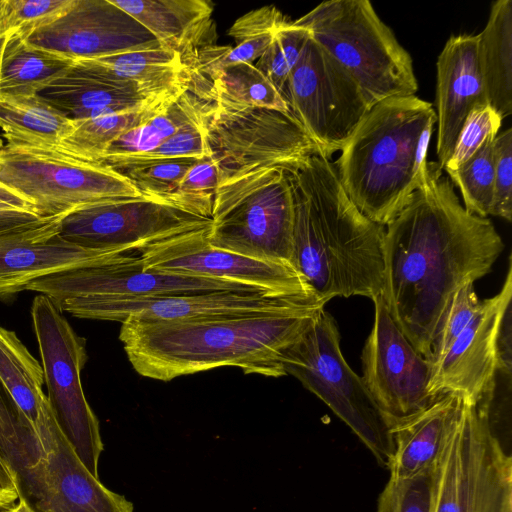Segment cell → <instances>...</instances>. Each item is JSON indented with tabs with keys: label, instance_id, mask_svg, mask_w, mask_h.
I'll return each instance as SVG.
<instances>
[{
	"label": "cell",
	"instance_id": "74e56055",
	"mask_svg": "<svg viewBox=\"0 0 512 512\" xmlns=\"http://www.w3.org/2000/svg\"><path fill=\"white\" fill-rule=\"evenodd\" d=\"M309 36L305 28L289 21L276 32L255 65L284 99L289 74L297 63Z\"/></svg>",
	"mask_w": 512,
	"mask_h": 512
},
{
	"label": "cell",
	"instance_id": "d6a6232c",
	"mask_svg": "<svg viewBox=\"0 0 512 512\" xmlns=\"http://www.w3.org/2000/svg\"><path fill=\"white\" fill-rule=\"evenodd\" d=\"M214 107V102L198 96L189 84L187 89L167 103L152 118L122 135L102 158L150 152L178 129L204 117Z\"/></svg>",
	"mask_w": 512,
	"mask_h": 512
},
{
	"label": "cell",
	"instance_id": "b9f144b4",
	"mask_svg": "<svg viewBox=\"0 0 512 512\" xmlns=\"http://www.w3.org/2000/svg\"><path fill=\"white\" fill-rule=\"evenodd\" d=\"M212 111L204 117L181 127L174 134L165 139L157 148L150 152L107 156L104 158L114 157L130 160H153L184 157L198 159L210 158V150L206 139V126Z\"/></svg>",
	"mask_w": 512,
	"mask_h": 512
},
{
	"label": "cell",
	"instance_id": "8d00e7d4",
	"mask_svg": "<svg viewBox=\"0 0 512 512\" xmlns=\"http://www.w3.org/2000/svg\"><path fill=\"white\" fill-rule=\"evenodd\" d=\"M446 173L458 187L467 212L484 218L490 215L494 191V139L460 167Z\"/></svg>",
	"mask_w": 512,
	"mask_h": 512
},
{
	"label": "cell",
	"instance_id": "f1b7e54d",
	"mask_svg": "<svg viewBox=\"0 0 512 512\" xmlns=\"http://www.w3.org/2000/svg\"><path fill=\"white\" fill-rule=\"evenodd\" d=\"M190 87L221 111L263 108L290 112L283 96L253 63L226 66L203 81L190 83Z\"/></svg>",
	"mask_w": 512,
	"mask_h": 512
},
{
	"label": "cell",
	"instance_id": "4fadbf2b",
	"mask_svg": "<svg viewBox=\"0 0 512 512\" xmlns=\"http://www.w3.org/2000/svg\"><path fill=\"white\" fill-rule=\"evenodd\" d=\"M209 223V218L144 195L76 209L63 217L59 235L84 248L127 254Z\"/></svg>",
	"mask_w": 512,
	"mask_h": 512
},
{
	"label": "cell",
	"instance_id": "e0dca14e",
	"mask_svg": "<svg viewBox=\"0 0 512 512\" xmlns=\"http://www.w3.org/2000/svg\"><path fill=\"white\" fill-rule=\"evenodd\" d=\"M512 298V266L500 291L480 301L466 327L446 352L433 364L428 391L434 398L454 394L465 403L477 405L493 393L499 371L498 338Z\"/></svg>",
	"mask_w": 512,
	"mask_h": 512
},
{
	"label": "cell",
	"instance_id": "f35d334b",
	"mask_svg": "<svg viewBox=\"0 0 512 512\" xmlns=\"http://www.w3.org/2000/svg\"><path fill=\"white\" fill-rule=\"evenodd\" d=\"M74 0H0V36L27 39L37 29L53 22Z\"/></svg>",
	"mask_w": 512,
	"mask_h": 512
},
{
	"label": "cell",
	"instance_id": "f546056e",
	"mask_svg": "<svg viewBox=\"0 0 512 512\" xmlns=\"http://www.w3.org/2000/svg\"><path fill=\"white\" fill-rule=\"evenodd\" d=\"M74 121L38 95H0V129L8 145L59 149Z\"/></svg>",
	"mask_w": 512,
	"mask_h": 512
},
{
	"label": "cell",
	"instance_id": "7c38bea8",
	"mask_svg": "<svg viewBox=\"0 0 512 512\" xmlns=\"http://www.w3.org/2000/svg\"><path fill=\"white\" fill-rule=\"evenodd\" d=\"M317 302L324 303L316 296L215 291L160 297L72 298L54 305L59 312L75 317L122 323L127 318L141 321H181L272 314Z\"/></svg>",
	"mask_w": 512,
	"mask_h": 512
},
{
	"label": "cell",
	"instance_id": "ee69618b",
	"mask_svg": "<svg viewBox=\"0 0 512 512\" xmlns=\"http://www.w3.org/2000/svg\"><path fill=\"white\" fill-rule=\"evenodd\" d=\"M490 215L512 220V129L494 139V191Z\"/></svg>",
	"mask_w": 512,
	"mask_h": 512
},
{
	"label": "cell",
	"instance_id": "44dd1931",
	"mask_svg": "<svg viewBox=\"0 0 512 512\" xmlns=\"http://www.w3.org/2000/svg\"><path fill=\"white\" fill-rule=\"evenodd\" d=\"M436 72V153L443 170L469 113L488 104L477 56V35H451L438 56Z\"/></svg>",
	"mask_w": 512,
	"mask_h": 512
},
{
	"label": "cell",
	"instance_id": "d4e9b609",
	"mask_svg": "<svg viewBox=\"0 0 512 512\" xmlns=\"http://www.w3.org/2000/svg\"><path fill=\"white\" fill-rule=\"evenodd\" d=\"M0 383L45 454L54 417L43 391V369L17 335L3 327H0Z\"/></svg>",
	"mask_w": 512,
	"mask_h": 512
},
{
	"label": "cell",
	"instance_id": "f6af8a7d",
	"mask_svg": "<svg viewBox=\"0 0 512 512\" xmlns=\"http://www.w3.org/2000/svg\"><path fill=\"white\" fill-rule=\"evenodd\" d=\"M463 512H512V467L498 471Z\"/></svg>",
	"mask_w": 512,
	"mask_h": 512
},
{
	"label": "cell",
	"instance_id": "f907efd6",
	"mask_svg": "<svg viewBox=\"0 0 512 512\" xmlns=\"http://www.w3.org/2000/svg\"><path fill=\"white\" fill-rule=\"evenodd\" d=\"M7 38H8V36H0V64H1L3 50H4V47H5V43L7 41Z\"/></svg>",
	"mask_w": 512,
	"mask_h": 512
},
{
	"label": "cell",
	"instance_id": "d590c367",
	"mask_svg": "<svg viewBox=\"0 0 512 512\" xmlns=\"http://www.w3.org/2000/svg\"><path fill=\"white\" fill-rule=\"evenodd\" d=\"M443 461L411 477H390L377 512H436Z\"/></svg>",
	"mask_w": 512,
	"mask_h": 512
},
{
	"label": "cell",
	"instance_id": "c3c4849f",
	"mask_svg": "<svg viewBox=\"0 0 512 512\" xmlns=\"http://www.w3.org/2000/svg\"><path fill=\"white\" fill-rule=\"evenodd\" d=\"M41 219L43 218L28 212L0 213V233L30 226Z\"/></svg>",
	"mask_w": 512,
	"mask_h": 512
},
{
	"label": "cell",
	"instance_id": "2e32d148",
	"mask_svg": "<svg viewBox=\"0 0 512 512\" xmlns=\"http://www.w3.org/2000/svg\"><path fill=\"white\" fill-rule=\"evenodd\" d=\"M26 290L39 292L53 304L72 298L160 297L215 291L269 292L232 281L149 269L144 267L139 256L130 253L36 279Z\"/></svg>",
	"mask_w": 512,
	"mask_h": 512
},
{
	"label": "cell",
	"instance_id": "5bb4252c",
	"mask_svg": "<svg viewBox=\"0 0 512 512\" xmlns=\"http://www.w3.org/2000/svg\"><path fill=\"white\" fill-rule=\"evenodd\" d=\"M361 354L362 381L389 427L415 415L436 398L428 391L431 365L391 317L381 295Z\"/></svg>",
	"mask_w": 512,
	"mask_h": 512
},
{
	"label": "cell",
	"instance_id": "d6986e66",
	"mask_svg": "<svg viewBox=\"0 0 512 512\" xmlns=\"http://www.w3.org/2000/svg\"><path fill=\"white\" fill-rule=\"evenodd\" d=\"M19 499L35 512H134L131 502L85 467L55 419L44 457L31 469Z\"/></svg>",
	"mask_w": 512,
	"mask_h": 512
},
{
	"label": "cell",
	"instance_id": "52a82bcc",
	"mask_svg": "<svg viewBox=\"0 0 512 512\" xmlns=\"http://www.w3.org/2000/svg\"><path fill=\"white\" fill-rule=\"evenodd\" d=\"M283 367L320 398L389 468L394 451L390 427L362 378L346 362L334 318L325 309L283 355Z\"/></svg>",
	"mask_w": 512,
	"mask_h": 512
},
{
	"label": "cell",
	"instance_id": "4316f807",
	"mask_svg": "<svg viewBox=\"0 0 512 512\" xmlns=\"http://www.w3.org/2000/svg\"><path fill=\"white\" fill-rule=\"evenodd\" d=\"M289 20L275 6H263L239 17L228 30L236 46L202 48L189 67L191 83L203 81L222 68L258 60L276 32Z\"/></svg>",
	"mask_w": 512,
	"mask_h": 512
},
{
	"label": "cell",
	"instance_id": "277c9868",
	"mask_svg": "<svg viewBox=\"0 0 512 512\" xmlns=\"http://www.w3.org/2000/svg\"><path fill=\"white\" fill-rule=\"evenodd\" d=\"M436 121L432 103L416 95L388 98L370 108L341 148L339 182L372 222L385 227L424 184Z\"/></svg>",
	"mask_w": 512,
	"mask_h": 512
},
{
	"label": "cell",
	"instance_id": "bcb514c9",
	"mask_svg": "<svg viewBox=\"0 0 512 512\" xmlns=\"http://www.w3.org/2000/svg\"><path fill=\"white\" fill-rule=\"evenodd\" d=\"M19 500L16 477L0 456V508L13 506Z\"/></svg>",
	"mask_w": 512,
	"mask_h": 512
},
{
	"label": "cell",
	"instance_id": "836d02e7",
	"mask_svg": "<svg viewBox=\"0 0 512 512\" xmlns=\"http://www.w3.org/2000/svg\"><path fill=\"white\" fill-rule=\"evenodd\" d=\"M0 456L16 477L18 490L44 452L28 422L0 391Z\"/></svg>",
	"mask_w": 512,
	"mask_h": 512
},
{
	"label": "cell",
	"instance_id": "9c48e42d",
	"mask_svg": "<svg viewBox=\"0 0 512 512\" xmlns=\"http://www.w3.org/2000/svg\"><path fill=\"white\" fill-rule=\"evenodd\" d=\"M31 315L53 417L78 458L98 477L103 443L98 419L81 383L87 361L85 340L42 294L34 298Z\"/></svg>",
	"mask_w": 512,
	"mask_h": 512
},
{
	"label": "cell",
	"instance_id": "7dc6e473",
	"mask_svg": "<svg viewBox=\"0 0 512 512\" xmlns=\"http://www.w3.org/2000/svg\"><path fill=\"white\" fill-rule=\"evenodd\" d=\"M7 212L36 214L33 205L28 200L0 183V213Z\"/></svg>",
	"mask_w": 512,
	"mask_h": 512
},
{
	"label": "cell",
	"instance_id": "3957f363",
	"mask_svg": "<svg viewBox=\"0 0 512 512\" xmlns=\"http://www.w3.org/2000/svg\"><path fill=\"white\" fill-rule=\"evenodd\" d=\"M293 194L292 266L324 303L383 291L384 227L342 188L334 163L320 154L288 173Z\"/></svg>",
	"mask_w": 512,
	"mask_h": 512
},
{
	"label": "cell",
	"instance_id": "7a4b0ae2",
	"mask_svg": "<svg viewBox=\"0 0 512 512\" xmlns=\"http://www.w3.org/2000/svg\"><path fill=\"white\" fill-rule=\"evenodd\" d=\"M325 304L289 311L181 321L122 322L119 339L137 373L169 381L232 366L245 374L286 375L285 351L309 328Z\"/></svg>",
	"mask_w": 512,
	"mask_h": 512
},
{
	"label": "cell",
	"instance_id": "484cf974",
	"mask_svg": "<svg viewBox=\"0 0 512 512\" xmlns=\"http://www.w3.org/2000/svg\"><path fill=\"white\" fill-rule=\"evenodd\" d=\"M75 64L104 77L137 84L154 95L182 90L191 80L181 58L162 47L78 60Z\"/></svg>",
	"mask_w": 512,
	"mask_h": 512
},
{
	"label": "cell",
	"instance_id": "8992f818",
	"mask_svg": "<svg viewBox=\"0 0 512 512\" xmlns=\"http://www.w3.org/2000/svg\"><path fill=\"white\" fill-rule=\"evenodd\" d=\"M293 216L288 172L256 169L218 182L208 241L247 257L292 266Z\"/></svg>",
	"mask_w": 512,
	"mask_h": 512
},
{
	"label": "cell",
	"instance_id": "5b68a950",
	"mask_svg": "<svg viewBox=\"0 0 512 512\" xmlns=\"http://www.w3.org/2000/svg\"><path fill=\"white\" fill-rule=\"evenodd\" d=\"M293 22L354 78L371 107L418 91L410 54L368 0L324 1Z\"/></svg>",
	"mask_w": 512,
	"mask_h": 512
},
{
	"label": "cell",
	"instance_id": "603a6c76",
	"mask_svg": "<svg viewBox=\"0 0 512 512\" xmlns=\"http://www.w3.org/2000/svg\"><path fill=\"white\" fill-rule=\"evenodd\" d=\"M463 400L438 396L429 406L390 428L394 451L390 477L406 478L439 465L459 420Z\"/></svg>",
	"mask_w": 512,
	"mask_h": 512
},
{
	"label": "cell",
	"instance_id": "e575fe53",
	"mask_svg": "<svg viewBox=\"0 0 512 512\" xmlns=\"http://www.w3.org/2000/svg\"><path fill=\"white\" fill-rule=\"evenodd\" d=\"M198 160L190 157L153 160L108 157L99 162L126 176L143 195L173 204L179 183Z\"/></svg>",
	"mask_w": 512,
	"mask_h": 512
},
{
	"label": "cell",
	"instance_id": "7bdbcfd3",
	"mask_svg": "<svg viewBox=\"0 0 512 512\" xmlns=\"http://www.w3.org/2000/svg\"><path fill=\"white\" fill-rule=\"evenodd\" d=\"M480 300L475 292L474 283L463 286L454 296L439 332L434 340L430 365L435 363L449 348L456 337L466 327L476 312Z\"/></svg>",
	"mask_w": 512,
	"mask_h": 512
},
{
	"label": "cell",
	"instance_id": "4dcf8cb0",
	"mask_svg": "<svg viewBox=\"0 0 512 512\" xmlns=\"http://www.w3.org/2000/svg\"><path fill=\"white\" fill-rule=\"evenodd\" d=\"M75 61L9 35L0 64V95L34 96L65 74Z\"/></svg>",
	"mask_w": 512,
	"mask_h": 512
},
{
	"label": "cell",
	"instance_id": "9a60e30c",
	"mask_svg": "<svg viewBox=\"0 0 512 512\" xmlns=\"http://www.w3.org/2000/svg\"><path fill=\"white\" fill-rule=\"evenodd\" d=\"M210 226L150 243L138 250L139 258L144 267L161 272L232 281L276 294L316 296L289 264L259 260L212 245L208 241Z\"/></svg>",
	"mask_w": 512,
	"mask_h": 512
},
{
	"label": "cell",
	"instance_id": "60d3db41",
	"mask_svg": "<svg viewBox=\"0 0 512 512\" xmlns=\"http://www.w3.org/2000/svg\"><path fill=\"white\" fill-rule=\"evenodd\" d=\"M502 120L489 104L475 107L469 113L460 131L453 153L443 170L449 172L457 169L488 141L495 139Z\"/></svg>",
	"mask_w": 512,
	"mask_h": 512
},
{
	"label": "cell",
	"instance_id": "7402d4cb",
	"mask_svg": "<svg viewBox=\"0 0 512 512\" xmlns=\"http://www.w3.org/2000/svg\"><path fill=\"white\" fill-rule=\"evenodd\" d=\"M142 26L164 49L189 67L198 52L215 44L214 5L208 0H111Z\"/></svg>",
	"mask_w": 512,
	"mask_h": 512
},
{
	"label": "cell",
	"instance_id": "8fae6325",
	"mask_svg": "<svg viewBox=\"0 0 512 512\" xmlns=\"http://www.w3.org/2000/svg\"><path fill=\"white\" fill-rule=\"evenodd\" d=\"M206 139L218 182L261 168L291 173L319 154L291 112L271 109L225 112L215 106Z\"/></svg>",
	"mask_w": 512,
	"mask_h": 512
},
{
	"label": "cell",
	"instance_id": "816d5d0a",
	"mask_svg": "<svg viewBox=\"0 0 512 512\" xmlns=\"http://www.w3.org/2000/svg\"><path fill=\"white\" fill-rule=\"evenodd\" d=\"M6 508H0V512H5Z\"/></svg>",
	"mask_w": 512,
	"mask_h": 512
},
{
	"label": "cell",
	"instance_id": "30bf717a",
	"mask_svg": "<svg viewBox=\"0 0 512 512\" xmlns=\"http://www.w3.org/2000/svg\"><path fill=\"white\" fill-rule=\"evenodd\" d=\"M285 101L319 154L328 159L371 108L354 78L311 36L289 74Z\"/></svg>",
	"mask_w": 512,
	"mask_h": 512
},
{
	"label": "cell",
	"instance_id": "ffe728a7",
	"mask_svg": "<svg viewBox=\"0 0 512 512\" xmlns=\"http://www.w3.org/2000/svg\"><path fill=\"white\" fill-rule=\"evenodd\" d=\"M65 215L45 217L0 233V298H8L36 279L108 261L123 253L84 248L60 237ZM128 254V253H127Z\"/></svg>",
	"mask_w": 512,
	"mask_h": 512
},
{
	"label": "cell",
	"instance_id": "cb8c5ba5",
	"mask_svg": "<svg viewBox=\"0 0 512 512\" xmlns=\"http://www.w3.org/2000/svg\"><path fill=\"white\" fill-rule=\"evenodd\" d=\"M173 93L154 95L137 84L104 77L74 63L65 74L53 80L37 95L68 118L80 120L139 109Z\"/></svg>",
	"mask_w": 512,
	"mask_h": 512
},
{
	"label": "cell",
	"instance_id": "83f0119b",
	"mask_svg": "<svg viewBox=\"0 0 512 512\" xmlns=\"http://www.w3.org/2000/svg\"><path fill=\"white\" fill-rule=\"evenodd\" d=\"M477 56L488 104L502 119L512 113V1L491 5L488 21L477 34Z\"/></svg>",
	"mask_w": 512,
	"mask_h": 512
},
{
	"label": "cell",
	"instance_id": "ac0fdd59",
	"mask_svg": "<svg viewBox=\"0 0 512 512\" xmlns=\"http://www.w3.org/2000/svg\"><path fill=\"white\" fill-rule=\"evenodd\" d=\"M26 41L74 61L160 48L157 39L111 0H74Z\"/></svg>",
	"mask_w": 512,
	"mask_h": 512
},
{
	"label": "cell",
	"instance_id": "ba28073f",
	"mask_svg": "<svg viewBox=\"0 0 512 512\" xmlns=\"http://www.w3.org/2000/svg\"><path fill=\"white\" fill-rule=\"evenodd\" d=\"M0 183L28 200L39 217L144 196L123 174L102 162L59 149L0 146Z\"/></svg>",
	"mask_w": 512,
	"mask_h": 512
},
{
	"label": "cell",
	"instance_id": "681fc988",
	"mask_svg": "<svg viewBox=\"0 0 512 512\" xmlns=\"http://www.w3.org/2000/svg\"><path fill=\"white\" fill-rule=\"evenodd\" d=\"M5 512H35L29 504L23 500L19 499L13 506L5 509Z\"/></svg>",
	"mask_w": 512,
	"mask_h": 512
},
{
	"label": "cell",
	"instance_id": "6da1fadb",
	"mask_svg": "<svg viewBox=\"0 0 512 512\" xmlns=\"http://www.w3.org/2000/svg\"><path fill=\"white\" fill-rule=\"evenodd\" d=\"M504 247L493 223L467 212L438 163L429 162L424 184L384 227L381 294L423 357L456 293L488 274Z\"/></svg>",
	"mask_w": 512,
	"mask_h": 512
},
{
	"label": "cell",
	"instance_id": "ab89813d",
	"mask_svg": "<svg viewBox=\"0 0 512 512\" xmlns=\"http://www.w3.org/2000/svg\"><path fill=\"white\" fill-rule=\"evenodd\" d=\"M219 176L212 158L199 159L179 183L172 203L188 212L211 219Z\"/></svg>",
	"mask_w": 512,
	"mask_h": 512
},
{
	"label": "cell",
	"instance_id": "1f68e13d",
	"mask_svg": "<svg viewBox=\"0 0 512 512\" xmlns=\"http://www.w3.org/2000/svg\"><path fill=\"white\" fill-rule=\"evenodd\" d=\"M185 89L139 109L73 120V131L62 141L59 150L81 160L99 162L122 135L152 118Z\"/></svg>",
	"mask_w": 512,
	"mask_h": 512
}]
</instances>
